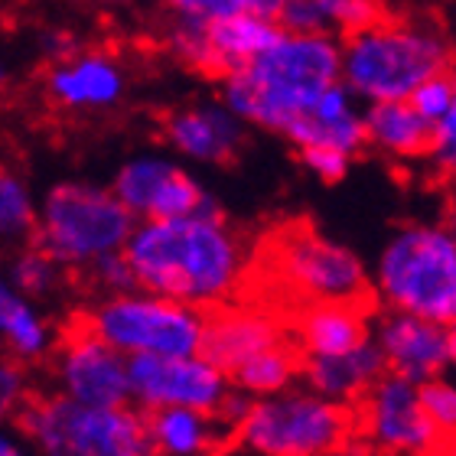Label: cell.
<instances>
[{
  "label": "cell",
  "instance_id": "cell-1",
  "mask_svg": "<svg viewBox=\"0 0 456 456\" xmlns=\"http://www.w3.org/2000/svg\"><path fill=\"white\" fill-rule=\"evenodd\" d=\"M137 287L192 306H219L235 294L248 271L241 238L219 216L137 222L124 248Z\"/></svg>",
  "mask_w": 456,
  "mask_h": 456
},
{
  "label": "cell",
  "instance_id": "cell-2",
  "mask_svg": "<svg viewBox=\"0 0 456 456\" xmlns=\"http://www.w3.org/2000/svg\"><path fill=\"white\" fill-rule=\"evenodd\" d=\"M336 82H342V43L330 33L284 29L251 66L222 78V98L241 121L287 137Z\"/></svg>",
  "mask_w": 456,
  "mask_h": 456
},
{
  "label": "cell",
  "instance_id": "cell-3",
  "mask_svg": "<svg viewBox=\"0 0 456 456\" xmlns=\"http://www.w3.org/2000/svg\"><path fill=\"white\" fill-rule=\"evenodd\" d=\"M453 49L424 23H391L349 33L342 43V82L365 102H408L430 76L447 72Z\"/></svg>",
  "mask_w": 456,
  "mask_h": 456
},
{
  "label": "cell",
  "instance_id": "cell-4",
  "mask_svg": "<svg viewBox=\"0 0 456 456\" xmlns=\"http://www.w3.org/2000/svg\"><path fill=\"white\" fill-rule=\"evenodd\" d=\"M137 216L118 192L95 183L69 180L56 183L39 200L33 245L43 248L62 267L86 271L105 255H118L127 248Z\"/></svg>",
  "mask_w": 456,
  "mask_h": 456
},
{
  "label": "cell",
  "instance_id": "cell-5",
  "mask_svg": "<svg viewBox=\"0 0 456 456\" xmlns=\"http://www.w3.org/2000/svg\"><path fill=\"white\" fill-rule=\"evenodd\" d=\"M375 297L388 310L456 326V235L447 225H408L379 257Z\"/></svg>",
  "mask_w": 456,
  "mask_h": 456
},
{
  "label": "cell",
  "instance_id": "cell-6",
  "mask_svg": "<svg viewBox=\"0 0 456 456\" xmlns=\"http://www.w3.org/2000/svg\"><path fill=\"white\" fill-rule=\"evenodd\" d=\"M39 456H153L151 424L137 404L95 408L66 395L33 398L17 418Z\"/></svg>",
  "mask_w": 456,
  "mask_h": 456
},
{
  "label": "cell",
  "instance_id": "cell-7",
  "mask_svg": "<svg viewBox=\"0 0 456 456\" xmlns=\"http://www.w3.org/2000/svg\"><path fill=\"white\" fill-rule=\"evenodd\" d=\"M82 323L127 359L137 355H196L206 346L209 314L202 306L134 287L102 297L82 314Z\"/></svg>",
  "mask_w": 456,
  "mask_h": 456
},
{
  "label": "cell",
  "instance_id": "cell-8",
  "mask_svg": "<svg viewBox=\"0 0 456 456\" xmlns=\"http://www.w3.org/2000/svg\"><path fill=\"white\" fill-rule=\"evenodd\" d=\"M355 414L320 391H281L255 398L235 428L241 447L257 456H330L352 437Z\"/></svg>",
  "mask_w": 456,
  "mask_h": 456
},
{
  "label": "cell",
  "instance_id": "cell-9",
  "mask_svg": "<svg viewBox=\"0 0 456 456\" xmlns=\"http://www.w3.org/2000/svg\"><path fill=\"white\" fill-rule=\"evenodd\" d=\"M267 265L274 281L300 306L362 304L375 300L365 267L349 248L336 245L310 225H287L271 238Z\"/></svg>",
  "mask_w": 456,
  "mask_h": 456
},
{
  "label": "cell",
  "instance_id": "cell-10",
  "mask_svg": "<svg viewBox=\"0 0 456 456\" xmlns=\"http://www.w3.org/2000/svg\"><path fill=\"white\" fill-rule=\"evenodd\" d=\"M232 379L209 355H137L131 359V401L143 414L192 408L219 414L232 395Z\"/></svg>",
  "mask_w": 456,
  "mask_h": 456
},
{
  "label": "cell",
  "instance_id": "cell-11",
  "mask_svg": "<svg viewBox=\"0 0 456 456\" xmlns=\"http://www.w3.org/2000/svg\"><path fill=\"white\" fill-rule=\"evenodd\" d=\"M59 395L95 408H121L131 401V359L118 352L111 342L92 333L82 320L69 330L66 339L56 346L53 355Z\"/></svg>",
  "mask_w": 456,
  "mask_h": 456
},
{
  "label": "cell",
  "instance_id": "cell-12",
  "mask_svg": "<svg viewBox=\"0 0 456 456\" xmlns=\"http://www.w3.org/2000/svg\"><path fill=\"white\" fill-rule=\"evenodd\" d=\"M111 190L118 200L137 216V222L151 219H180V216H219V202L183 170L180 163L167 157H131L114 176Z\"/></svg>",
  "mask_w": 456,
  "mask_h": 456
},
{
  "label": "cell",
  "instance_id": "cell-13",
  "mask_svg": "<svg viewBox=\"0 0 456 456\" xmlns=\"http://www.w3.org/2000/svg\"><path fill=\"white\" fill-rule=\"evenodd\" d=\"M362 424L371 444L391 456H424L444 450V437L420 401V385L391 371L362 398Z\"/></svg>",
  "mask_w": 456,
  "mask_h": 456
},
{
  "label": "cell",
  "instance_id": "cell-14",
  "mask_svg": "<svg viewBox=\"0 0 456 456\" xmlns=\"http://www.w3.org/2000/svg\"><path fill=\"white\" fill-rule=\"evenodd\" d=\"M375 342L391 375H401L414 385L437 379L450 362H456L450 326L430 323V320L401 314V310L381 316L375 326Z\"/></svg>",
  "mask_w": 456,
  "mask_h": 456
},
{
  "label": "cell",
  "instance_id": "cell-15",
  "mask_svg": "<svg viewBox=\"0 0 456 456\" xmlns=\"http://www.w3.org/2000/svg\"><path fill=\"white\" fill-rule=\"evenodd\" d=\"M232 108L222 105H196L180 108L163 121V134L176 153L196 163H228L245 143V127H241Z\"/></svg>",
  "mask_w": 456,
  "mask_h": 456
},
{
  "label": "cell",
  "instance_id": "cell-16",
  "mask_svg": "<svg viewBox=\"0 0 456 456\" xmlns=\"http://www.w3.org/2000/svg\"><path fill=\"white\" fill-rule=\"evenodd\" d=\"M287 342L284 326L265 310H251V306H225L209 314V330H206V346L202 355H209L222 371L241 369L248 359L261 355L265 349H274Z\"/></svg>",
  "mask_w": 456,
  "mask_h": 456
},
{
  "label": "cell",
  "instance_id": "cell-17",
  "mask_svg": "<svg viewBox=\"0 0 456 456\" xmlns=\"http://www.w3.org/2000/svg\"><path fill=\"white\" fill-rule=\"evenodd\" d=\"M46 88L49 98L69 111H102L121 102L124 72L105 53H78L53 66Z\"/></svg>",
  "mask_w": 456,
  "mask_h": 456
},
{
  "label": "cell",
  "instance_id": "cell-18",
  "mask_svg": "<svg viewBox=\"0 0 456 456\" xmlns=\"http://www.w3.org/2000/svg\"><path fill=\"white\" fill-rule=\"evenodd\" d=\"M287 141L297 143L300 151H306V147H333V151L355 157L369 143L365 114L355 111V92L346 82L330 86L323 95L316 98L310 114L290 127Z\"/></svg>",
  "mask_w": 456,
  "mask_h": 456
},
{
  "label": "cell",
  "instance_id": "cell-19",
  "mask_svg": "<svg viewBox=\"0 0 456 456\" xmlns=\"http://www.w3.org/2000/svg\"><path fill=\"white\" fill-rule=\"evenodd\" d=\"M388 375L385 355L379 342H362L359 349L342 352V355H304V381L314 391L326 398L342 401H362L375 388V381Z\"/></svg>",
  "mask_w": 456,
  "mask_h": 456
},
{
  "label": "cell",
  "instance_id": "cell-20",
  "mask_svg": "<svg viewBox=\"0 0 456 456\" xmlns=\"http://www.w3.org/2000/svg\"><path fill=\"white\" fill-rule=\"evenodd\" d=\"M281 37H284L281 20L261 17L251 10L216 20V23H209V76L228 78L232 72H241L261 53L274 46Z\"/></svg>",
  "mask_w": 456,
  "mask_h": 456
},
{
  "label": "cell",
  "instance_id": "cell-21",
  "mask_svg": "<svg viewBox=\"0 0 456 456\" xmlns=\"http://www.w3.org/2000/svg\"><path fill=\"white\" fill-rule=\"evenodd\" d=\"M297 346L304 355H342L369 342V306L310 304L297 314Z\"/></svg>",
  "mask_w": 456,
  "mask_h": 456
},
{
  "label": "cell",
  "instance_id": "cell-22",
  "mask_svg": "<svg viewBox=\"0 0 456 456\" xmlns=\"http://www.w3.org/2000/svg\"><path fill=\"white\" fill-rule=\"evenodd\" d=\"M0 342L20 362H39L56 349V330L39 314L33 297L10 284L7 274H0Z\"/></svg>",
  "mask_w": 456,
  "mask_h": 456
},
{
  "label": "cell",
  "instance_id": "cell-23",
  "mask_svg": "<svg viewBox=\"0 0 456 456\" xmlns=\"http://www.w3.org/2000/svg\"><path fill=\"white\" fill-rule=\"evenodd\" d=\"M369 143L391 157H428L434 143V124L411 102H371L365 108Z\"/></svg>",
  "mask_w": 456,
  "mask_h": 456
},
{
  "label": "cell",
  "instance_id": "cell-24",
  "mask_svg": "<svg viewBox=\"0 0 456 456\" xmlns=\"http://www.w3.org/2000/svg\"><path fill=\"white\" fill-rule=\"evenodd\" d=\"M157 456H209L228 428L216 414L192 408H163L147 414Z\"/></svg>",
  "mask_w": 456,
  "mask_h": 456
},
{
  "label": "cell",
  "instance_id": "cell-25",
  "mask_svg": "<svg viewBox=\"0 0 456 456\" xmlns=\"http://www.w3.org/2000/svg\"><path fill=\"white\" fill-rule=\"evenodd\" d=\"M297 375H304V352L297 342H281L232 371V385L251 398H267L290 388Z\"/></svg>",
  "mask_w": 456,
  "mask_h": 456
},
{
  "label": "cell",
  "instance_id": "cell-26",
  "mask_svg": "<svg viewBox=\"0 0 456 456\" xmlns=\"http://www.w3.org/2000/svg\"><path fill=\"white\" fill-rule=\"evenodd\" d=\"M39 202L17 173L0 167V245H20L37 232Z\"/></svg>",
  "mask_w": 456,
  "mask_h": 456
},
{
  "label": "cell",
  "instance_id": "cell-27",
  "mask_svg": "<svg viewBox=\"0 0 456 456\" xmlns=\"http://www.w3.org/2000/svg\"><path fill=\"white\" fill-rule=\"evenodd\" d=\"M62 271H66V267L59 265V261H53V257L37 245L13 251L7 267H4V274L10 277V284L17 287V290H23L27 297H33V300L56 294L59 284H62Z\"/></svg>",
  "mask_w": 456,
  "mask_h": 456
},
{
  "label": "cell",
  "instance_id": "cell-28",
  "mask_svg": "<svg viewBox=\"0 0 456 456\" xmlns=\"http://www.w3.org/2000/svg\"><path fill=\"white\" fill-rule=\"evenodd\" d=\"M420 401H424L428 418L434 420V428H437L440 437H444V450L453 453V444H450V440H456V385L444 379V375H437V379H430L420 385Z\"/></svg>",
  "mask_w": 456,
  "mask_h": 456
},
{
  "label": "cell",
  "instance_id": "cell-29",
  "mask_svg": "<svg viewBox=\"0 0 456 456\" xmlns=\"http://www.w3.org/2000/svg\"><path fill=\"white\" fill-rule=\"evenodd\" d=\"M326 10V20H330V29H342L346 37L349 33H359V29H369L375 23L385 20V10H381V0H320Z\"/></svg>",
  "mask_w": 456,
  "mask_h": 456
},
{
  "label": "cell",
  "instance_id": "cell-30",
  "mask_svg": "<svg viewBox=\"0 0 456 456\" xmlns=\"http://www.w3.org/2000/svg\"><path fill=\"white\" fill-rule=\"evenodd\" d=\"M29 404V381L23 362L13 355H0V424L17 420Z\"/></svg>",
  "mask_w": 456,
  "mask_h": 456
},
{
  "label": "cell",
  "instance_id": "cell-31",
  "mask_svg": "<svg viewBox=\"0 0 456 456\" xmlns=\"http://www.w3.org/2000/svg\"><path fill=\"white\" fill-rule=\"evenodd\" d=\"M453 98H456V72H437V76H430L424 86H418V92L408 98L411 105L418 108L430 124H437L444 114L453 108Z\"/></svg>",
  "mask_w": 456,
  "mask_h": 456
},
{
  "label": "cell",
  "instance_id": "cell-32",
  "mask_svg": "<svg viewBox=\"0 0 456 456\" xmlns=\"http://www.w3.org/2000/svg\"><path fill=\"white\" fill-rule=\"evenodd\" d=\"M86 274H88V281H92V287H98L105 297L127 294V290L137 287L134 267H131V261H127L124 251H118V255H105L102 261H95L92 267H86Z\"/></svg>",
  "mask_w": 456,
  "mask_h": 456
},
{
  "label": "cell",
  "instance_id": "cell-33",
  "mask_svg": "<svg viewBox=\"0 0 456 456\" xmlns=\"http://www.w3.org/2000/svg\"><path fill=\"white\" fill-rule=\"evenodd\" d=\"M428 157H430V167L440 176L456 180V98H453V108L434 124V143H430Z\"/></svg>",
  "mask_w": 456,
  "mask_h": 456
},
{
  "label": "cell",
  "instance_id": "cell-34",
  "mask_svg": "<svg viewBox=\"0 0 456 456\" xmlns=\"http://www.w3.org/2000/svg\"><path fill=\"white\" fill-rule=\"evenodd\" d=\"M277 20L287 33H330V20L320 0H290Z\"/></svg>",
  "mask_w": 456,
  "mask_h": 456
},
{
  "label": "cell",
  "instance_id": "cell-35",
  "mask_svg": "<svg viewBox=\"0 0 456 456\" xmlns=\"http://www.w3.org/2000/svg\"><path fill=\"white\" fill-rule=\"evenodd\" d=\"M167 7L180 20H192V23H216L232 13H241V0H167Z\"/></svg>",
  "mask_w": 456,
  "mask_h": 456
},
{
  "label": "cell",
  "instance_id": "cell-36",
  "mask_svg": "<svg viewBox=\"0 0 456 456\" xmlns=\"http://www.w3.org/2000/svg\"><path fill=\"white\" fill-rule=\"evenodd\" d=\"M300 157H304L306 170L326 183L342 180L346 170H349V160H352L349 153L333 151V147H306V151H300Z\"/></svg>",
  "mask_w": 456,
  "mask_h": 456
},
{
  "label": "cell",
  "instance_id": "cell-37",
  "mask_svg": "<svg viewBox=\"0 0 456 456\" xmlns=\"http://www.w3.org/2000/svg\"><path fill=\"white\" fill-rule=\"evenodd\" d=\"M0 456H39V453L33 450V444L27 437L20 440V434H13L7 424H0Z\"/></svg>",
  "mask_w": 456,
  "mask_h": 456
},
{
  "label": "cell",
  "instance_id": "cell-38",
  "mask_svg": "<svg viewBox=\"0 0 456 456\" xmlns=\"http://www.w3.org/2000/svg\"><path fill=\"white\" fill-rule=\"evenodd\" d=\"M290 0H241V7L251 10V13H261V17H281V10L287 7Z\"/></svg>",
  "mask_w": 456,
  "mask_h": 456
},
{
  "label": "cell",
  "instance_id": "cell-39",
  "mask_svg": "<svg viewBox=\"0 0 456 456\" xmlns=\"http://www.w3.org/2000/svg\"><path fill=\"white\" fill-rule=\"evenodd\" d=\"M444 225H447L450 232H453V235H456V192H453V196H450V206H447V222H444Z\"/></svg>",
  "mask_w": 456,
  "mask_h": 456
},
{
  "label": "cell",
  "instance_id": "cell-40",
  "mask_svg": "<svg viewBox=\"0 0 456 456\" xmlns=\"http://www.w3.org/2000/svg\"><path fill=\"white\" fill-rule=\"evenodd\" d=\"M7 62H4V53H0V86H7Z\"/></svg>",
  "mask_w": 456,
  "mask_h": 456
},
{
  "label": "cell",
  "instance_id": "cell-41",
  "mask_svg": "<svg viewBox=\"0 0 456 456\" xmlns=\"http://www.w3.org/2000/svg\"><path fill=\"white\" fill-rule=\"evenodd\" d=\"M424 456H453L450 450H434V453H424Z\"/></svg>",
  "mask_w": 456,
  "mask_h": 456
},
{
  "label": "cell",
  "instance_id": "cell-42",
  "mask_svg": "<svg viewBox=\"0 0 456 456\" xmlns=\"http://www.w3.org/2000/svg\"><path fill=\"white\" fill-rule=\"evenodd\" d=\"M450 330H453V352H456V326H450Z\"/></svg>",
  "mask_w": 456,
  "mask_h": 456
},
{
  "label": "cell",
  "instance_id": "cell-43",
  "mask_svg": "<svg viewBox=\"0 0 456 456\" xmlns=\"http://www.w3.org/2000/svg\"><path fill=\"white\" fill-rule=\"evenodd\" d=\"M111 4H118V0H111Z\"/></svg>",
  "mask_w": 456,
  "mask_h": 456
},
{
  "label": "cell",
  "instance_id": "cell-44",
  "mask_svg": "<svg viewBox=\"0 0 456 456\" xmlns=\"http://www.w3.org/2000/svg\"><path fill=\"white\" fill-rule=\"evenodd\" d=\"M209 456H212V453H209Z\"/></svg>",
  "mask_w": 456,
  "mask_h": 456
}]
</instances>
